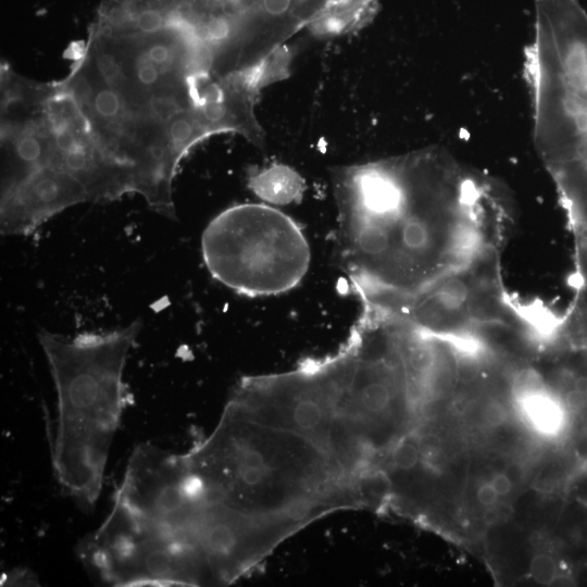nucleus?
I'll list each match as a JSON object with an SVG mask.
<instances>
[{
    "mask_svg": "<svg viewBox=\"0 0 587 587\" xmlns=\"http://www.w3.org/2000/svg\"><path fill=\"white\" fill-rule=\"evenodd\" d=\"M60 83L125 195H140L175 218L177 167L214 135L208 118L214 80L184 26L171 17H95Z\"/></svg>",
    "mask_w": 587,
    "mask_h": 587,
    "instance_id": "f257e3e1",
    "label": "nucleus"
},
{
    "mask_svg": "<svg viewBox=\"0 0 587 587\" xmlns=\"http://www.w3.org/2000/svg\"><path fill=\"white\" fill-rule=\"evenodd\" d=\"M340 258L361 304L390 311L495 250L486 185L437 151L333 172Z\"/></svg>",
    "mask_w": 587,
    "mask_h": 587,
    "instance_id": "f03ea898",
    "label": "nucleus"
},
{
    "mask_svg": "<svg viewBox=\"0 0 587 587\" xmlns=\"http://www.w3.org/2000/svg\"><path fill=\"white\" fill-rule=\"evenodd\" d=\"M142 323L107 333L38 335L58 396L51 448L62 488L84 508L100 494L111 444L128 401L123 372Z\"/></svg>",
    "mask_w": 587,
    "mask_h": 587,
    "instance_id": "7ed1b4c3",
    "label": "nucleus"
},
{
    "mask_svg": "<svg viewBox=\"0 0 587 587\" xmlns=\"http://www.w3.org/2000/svg\"><path fill=\"white\" fill-rule=\"evenodd\" d=\"M202 257L211 275L249 297L287 292L308 273L311 252L300 226L266 204L227 208L204 228Z\"/></svg>",
    "mask_w": 587,
    "mask_h": 587,
    "instance_id": "20e7f679",
    "label": "nucleus"
},
{
    "mask_svg": "<svg viewBox=\"0 0 587 587\" xmlns=\"http://www.w3.org/2000/svg\"><path fill=\"white\" fill-rule=\"evenodd\" d=\"M513 395L522 413L533 428L547 437H559L567 432L573 413L557 391H551L540 378Z\"/></svg>",
    "mask_w": 587,
    "mask_h": 587,
    "instance_id": "39448f33",
    "label": "nucleus"
},
{
    "mask_svg": "<svg viewBox=\"0 0 587 587\" xmlns=\"http://www.w3.org/2000/svg\"><path fill=\"white\" fill-rule=\"evenodd\" d=\"M248 186L260 199L278 205L298 202L305 190L301 175L278 163L252 172Z\"/></svg>",
    "mask_w": 587,
    "mask_h": 587,
    "instance_id": "423d86ee",
    "label": "nucleus"
},
{
    "mask_svg": "<svg viewBox=\"0 0 587 587\" xmlns=\"http://www.w3.org/2000/svg\"><path fill=\"white\" fill-rule=\"evenodd\" d=\"M529 574L542 585L554 583L560 576L554 558L547 553H538L532 559Z\"/></svg>",
    "mask_w": 587,
    "mask_h": 587,
    "instance_id": "0eeeda50",
    "label": "nucleus"
},
{
    "mask_svg": "<svg viewBox=\"0 0 587 587\" xmlns=\"http://www.w3.org/2000/svg\"><path fill=\"white\" fill-rule=\"evenodd\" d=\"M483 417L487 425L497 427L501 426L508 420L505 408L499 402H489L483 410Z\"/></svg>",
    "mask_w": 587,
    "mask_h": 587,
    "instance_id": "6e6552de",
    "label": "nucleus"
},
{
    "mask_svg": "<svg viewBox=\"0 0 587 587\" xmlns=\"http://www.w3.org/2000/svg\"><path fill=\"white\" fill-rule=\"evenodd\" d=\"M498 494L491 483H484L479 486L476 492L478 502L484 507H490L498 500Z\"/></svg>",
    "mask_w": 587,
    "mask_h": 587,
    "instance_id": "1a4fd4ad",
    "label": "nucleus"
},
{
    "mask_svg": "<svg viewBox=\"0 0 587 587\" xmlns=\"http://www.w3.org/2000/svg\"><path fill=\"white\" fill-rule=\"evenodd\" d=\"M491 485L494 486L495 490L499 496H505L508 495L512 489V483L508 475L504 473H498L496 474L491 480Z\"/></svg>",
    "mask_w": 587,
    "mask_h": 587,
    "instance_id": "9d476101",
    "label": "nucleus"
},
{
    "mask_svg": "<svg viewBox=\"0 0 587 587\" xmlns=\"http://www.w3.org/2000/svg\"><path fill=\"white\" fill-rule=\"evenodd\" d=\"M578 242V265L587 268V238L577 241Z\"/></svg>",
    "mask_w": 587,
    "mask_h": 587,
    "instance_id": "9b49d317",
    "label": "nucleus"
}]
</instances>
